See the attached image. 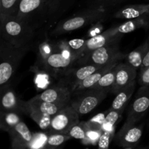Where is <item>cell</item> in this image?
<instances>
[{
	"label": "cell",
	"mask_w": 149,
	"mask_h": 149,
	"mask_svg": "<svg viewBox=\"0 0 149 149\" xmlns=\"http://www.w3.org/2000/svg\"><path fill=\"white\" fill-rule=\"evenodd\" d=\"M37 29L18 18L0 20L1 38L14 46L31 49L36 42Z\"/></svg>",
	"instance_id": "obj_1"
},
{
	"label": "cell",
	"mask_w": 149,
	"mask_h": 149,
	"mask_svg": "<svg viewBox=\"0 0 149 149\" xmlns=\"http://www.w3.org/2000/svg\"><path fill=\"white\" fill-rule=\"evenodd\" d=\"M109 14L108 10L100 7H92L61 21L52 31L51 34L52 36H59L71 33L90 24L102 22L106 20Z\"/></svg>",
	"instance_id": "obj_2"
},
{
	"label": "cell",
	"mask_w": 149,
	"mask_h": 149,
	"mask_svg": "<svg viewBox=\"0 0 149 149\" xmlns=\"http://www.w3.org/2000/svg\"><path fill=\"white\" fill-rule=\"evenodd\" d=\"M30 49L20 48L11 45L1 38L0 45V85L8 84L25 55Z\"/></svg>",
	"instance_id": "obj_3"
},
{
	"label": "cell",
	"mask_w": 149,
	"mask_h": 149,
	"mask_svg": "<svg viewBox=\"0 0 149 149\" xmlns=\"http://www.w3.org/2000/svg\"><path fill=\"white\" fill-rule=\"evenodd\" d=\"M119 45V42H116L97 48L79 58L76 64L105 65L116 61H122L126 55L121 52Z\"/></svg>",
	"instance_id": "obj_4"
},
{
	"label": "cell",
	"mask_w": 149,
	"mask_h": 149,
	"mask_svg": "<svg viewBox=\"0 0 149 149\" xmlns=\"http://www.w3.org/2000/svg\"><path fill=\"white\" fill-rule=\"evenodd\" d=\"M17 18L38 29L49 18V0H20Z\"/></svg>",
	"instance_id": "obj_5"
},
{
	"label": "cell",
	"mask_w": 149,
	"mask_h": 149,
	"mask_svg": "<svg viewBox=\"0 0 149 149\" xmlns=\"http://www.w3.org/2000/svg\"><path fill=\"white\" fill-rule=\"evenodd\" d=\"M109 92L98 88L87 89L72 95L71 105L77 111L79 116L90 113L107 96Z\"/></svg>",
	"instance_id": "obj_6"
},
{
	"label": "cell",
	"mask_w": 149,
	"mask_h": 149,
	"mask_svg": "<svg viewBox=\"0 0 149 149\" xmlns=\"http://www.w3.org/2000/svg\"><path fill=\"white\" fill-rule=\"evenodd\" d=\"M79 116L77 111L69 103L52 116L48 133L68 135L72 127L80 122Z\"/></svg>",
	"instance_id": "obj_7"
},
{
	"label": "cell",
	"mask_w": 149,
	"mask_h": 149,
	"mask_svg": "<svg viewBox=\"0 0 149 149\" xmlns=\"http://www.w3.org/2000/svg\"><path fill=\"white\" fill-rule=\"evenodd\" d=\"M77 59L78 58L75 55L56 51L49 55L40 63L43 66L44 70L52 75L61 76L65 71L74 66Z\"/></svg>",
	"instance_id": "obj_8"
},
{
	"label": "cell",
	"mask_w": 149,
	"mask_h": 149,
	"mask_svg": "<svg viewBox=\"0 0 149 149\" xmlns=\"http://www.w3.org/2000/svg\"><path fill=\"white\" fill-rule=\"evenodd\" d=\"M149 110V87H141L132 101L125 123L134 125L139 122Z\"/></svg>",
	"instance_id": "obj_9"
},
{
	"label": "cell",
	"mask_w": 149,
	"mask_h": 149,
	"mask_svg": "<svg viewBox=\"0 0 149 149\" xmlns=\"http://www.w3.org/2000/svg\"><path fill=\"white\" fill-rule=\"evenodd\" d=\"M143 130V124L137 125L136 124L130 125L125 123L114 137L115 143L118 146L125 149L135 148L142 138Z\"/></svg>",
	"instance_id": "obj_10"
},
{
	"label": "cell",
	"mask_w": 149,
	"mask_h": 149,
	"mask_svg": "<svg viewBox=\"0 0 149 149\" xmlns=\"http://www.w3.org/2000/svg\"><path fill=\"white\" fill-rule=\"evenodd\" d=\"M102 66L103 65H82L77 67L73 66L60 76L61 79L58 84L68 87L72 91L79 83Z\"/></svg>",
	"instance_id": "obj_11"
},
{
	"label": "cell",
	"mask_w": 149,
	"mask_h": 149,
	"mask_svg": "<svg viewBox=\"0 0 149 149\" xmlns=\"http://www.w3.org/2000/svg\"><path fill=\"white\" fill-rule=\"evenodd\" d=\"M1 111L28 115L26 101L21 100L8 84L1 87Z\"/></svg>",
	"instance_id": "obj_12"
},
{
	"label": "cell",
	"mask_w": 149,
	"mask_h": 149,
	"mask_svg": "<svg viewBox=\"0 0 149 149\" xmlns=\"http://www.w3.org/2000/svg\"><path fill=\"white\" fill-rule=\"evenodd\" d=\"M123 36L124 34L119 33L115 27L109 28L105 31L86 39L84 48L80 57L100 47L105 46L109 44L119 42Z\"/></svg>",
	"instance_id": "obj_13"
},
{
	"label": "cell",
	"mask_w": 149,
	"mask_h": 149,
	"mask_svg": "<svg viewBox=\"0 0 149 149\" xmlns=\"http://www.w3.org/2000/svg\"><path fill=\"white\" fill-rule=\"evenodd\" d=\"M36 96L45 101L65 106L71 103L72 93L68 87L58 84L55 87L46 89Z\"/></svg>",
	"instance_id": "obj_14"
},
{
	"label": "cell",
	"mask_w": 149,
	"mask_h": 149,
	"mask_svg": "<svg viewBox=\"0 0 149 149\" xmlns=\"http://www.w3.org/2000/svg\"><path fill=\"white\" fill-rule=\"evenodd\" d=\"M8 134L13 149L29 148L33 138V134L23 121L19 122Z\"/></svg>",
	"instance_id": "obj_15"
},
{
	"label": "cell",
	"mask_w": 149,
	"mask_h": 149,
	"mask_svg": "<svg viewBox=\"0 0 149 149\" xmlns=\"http://www.w3.org/2000/svg\"><path fill=\"white\" fill-rule=\"evenodd\" d=\"M137 70L127 63L120 62L116 65L115 81L111 93L116 94L117 92L135 81Z\"/></svg>",
	"instance_id": "obj_16"
},
{
	"label": "cell",
	"mask_w": 149,
	"mask_h": 149,
	"mask_svg": "<svg viewBox=\"0 0 149 149\" xmlns=\"http://www.w3.org/2000/svg\"><path fill=\"white\" fill-rule=\"evenodd\" d=\"M120 62H122V61H120ZM120 62L116 61V62H113L111 63L107 64V65H103L101 68H99L98 70H97L95 72L90 74L89 77H87V78L84 79V80H82L81 82L79 83V84L73 89L72 91H71L72 95L77 94V93H81V92L87 90V89L92 88V87H94V86L97 84V81L102 78V77H103L104 74H106L108 71H110L111 68H113V67L116 66V65Z\"/></svg>",
	"instance_id": "obj_17"
},
{
	"label": "cell",
	"mask_w": 149,
	"mask_h": 149,
	"mask_svg": "<svg viewBox=\"0 0 149 149\" xmlns=\"http://www.w3.org/2000/svg\"><path fill=\"white\" fill-rule=\"evenodd\" d=\"M116 19L130 20L139 17H149V4H138L125 6L113 14Z\"/></svg>",
	"instance_id": "obj_18"
},
{
	"label": "cell",
	"mask_w": 149,
	"mask_h": 149,
	"mask_svg": "<svg viewBox=\"0 0 149 149\" xmlns=\"http://www.w3.org/2000/svg\"><path fill=\"white\" fill-rule=\"evenodd\" d=\"M26 103H27L28 114H29V111L31 110L42 114L49 115L52 117L56 114L61 109L65 107V106L45 101L36 95L29 100H27Z\"/></svg>",
	"instance_id": "obj_19"
},
{
	"label": "cell",
	"mask_w": 149,
	"mask_h": 149,
	"mask_svg": "<svg viewBox=\"0 0 149 149\" xmlns=\"http://www.w3.org/2000/svg\"><path fill=\"white\" fill-rule=\"evenodd\" d=\"M135 90V81L131 83L127 87H124L122 90L116 93V97L112 102L109 110H115L124 111L127 105L128 101L133 95Z\"/></svg>",
	"instance_id": "obj_20"
},
{
	"label": "cell",
	"mask_w": 149,
	"mask_h": 149,
	"mask_svg": "<svg viewBox=\"0 0 149 149\" xmlns=\"http://www.w3.org/2000/svg\"><path fill=\"white\" fill-rule=\"evenodd\" d=\"M147 47H148V42L146 39L143 43L141 44L132 52L127 54L125 58V63L133 67L137 71L141 69L146 53Z\"/></svg>",
	"instance_id": "obj_21"
},
{
	"label": "cell",
	"mask_w": 149,
	"mask_h": 149,
	"mask_svg": "<svg viewBox=\"0 0 149 149\" xmlns=\"http://www.w3.org/2000/svg\"><path fill=\"white\" fill-rule=\"evenodd\" d=\"M20 3V0H0V20L17 17Z\"/></svg>",
	"instance_id": "obj_22"
},
{
	"label": "cell",
	"mask_w": 149,
	"mask_h": 149,
	"mask_svg": "<svg viewBox=\"0 0 149 149\" xmlns=\"http://www.w3.org/2000/svg\"><path fill=\"white\" fill-rule=\"evenodd\" d=\"M20 114L13 111L0 112V129L9 132L20 122H21Z\"/></svg>",
	"instance_id": "obj_23"
},
{
	"label": "cell",
	"mask_w": 149,
	"mask_h": 149,
	"mask_svg": "<svg viewBox=\"0 0 149 149\" xmlns=\"http://www.w3.org/2000/svg\"><path fill=\"white\" fill-rule=\"evenodd\" d=\"M115 75H116V66L113 67L106 74H104L93 87L101 89V90L111 93L113 84H114Z\"/></svg>",
	"instance_id": "obj_24"
},
{
	"label": "cell",
	"mask_w": 149,
	"mask_h": 149,
	"mask_svg": "<svg viewBox=\"0 0 149 149\" xmlns=\"http://www.w3.org/2000/svg\"><path fill=\"white\" fill-rule=\"evenodd\" d=\"M71 136L66 134L52 133L47 135L45 148H58L71 139Z\"/></svg>",
	"instance_id": "obj_25"
},
{
	"label": "cell",
	"mask_w": 149,
	"mask_h": 149,
	"mask_svg": "<svg viewBox=\"0 0 149 149\" xmlns=\"http://www.w3.org/2000/svg\"><path fill=\"white\" fill-rule=\"evenodd\" d=\"M123 111L115 110H109L105 116L103 124V130H115V125L119 122Z\"/></svg>",
	"instance_id": "obj_26"
},
{
	"label": "cell",
	"mask_w": 149,
	"mask_h": 149,
	"mask_svg": "<svg viewBox=\"0 0 149 149\" xmlns=\"http://www.w3.org/2000/svg\"><path fill=\"white\" fill-rule=\"evenodd\" d=\"M87 122H79L77 125L72 127L68 135L71 136V138L80 140L81 141H84L87 135Z\"/></svg>",
	"instance_id": "obj_27"
},
{
	"label": "cell",
	"mask_w": 149,
	"mask_h": 149,
	"mask_svg": "<svg viewBox=\"0 0 149 149\" xmlns=\"http://www.w3.org/2000/svg\"><path fill=\"white\" fill-rule=\"evenodd\" d=\"M115 130H103L101 135H100L99 141L97 142V146L100 148L107 149L109 148V145L112 140L114 139Z\"/></svg>",
	"instance_id": "obj_28"
},
{
	"label": "cell",
	"mask_w": 149,
	"mask_h": 149,
	"mask_svg": "<svg viewBox=\"0 0 149 149\" xmlns=\"http://www.w3.org/2000/svg\"><path fill=\"white\" fill-rule=\"evenodd\" d=\"M47 136L44 134L37 133L33 134V138L29 148H45L47 143Z\"/></svg>",
	"instance_id": "obj_29"
},
{
	"label": "cell",
	"mask_w": 149,
	"mask_h": 149,
	"mask_svg": "<svg viewBox=\"0 0 149 149\" xmlns=\"http://www.w3.org/2000/svg\"><path fill=\"white\" fill-rule=\"evenodd\" d=\"M123 0H95V1L93 2L94 5L93 7H100V8L109 10V7L119 4Z\"/></svg>",
	"instance_id": "obj_30"
},
{
	"label": "cell",
	"mask_w": 149,
	"mask_h": 149,
	"mask_svg": "<svg viewBox=\"0 0 149 149\" xmlns=\"http://www.w3.org/2000/svg\"><path fill=\"white\" fill-rule=\"evenodd\" d=\"M138 81L141 87H149V66L143 70H140Z\"/></svg>",
	"instance_id": "obj_31"
},
{
	"label": "cell",
	"mask_w": 149,
	"mask_h": 149,
	"mask_svg": "<svg viewBox=\"0 0 149 149\" xmlns=\"http://www.w3.org/2000/svg\"><path fill=\"white\" fill-rule=\"evenodd\" d=\"M61 0H49V18H52L58 12V4Z\"/></svg>",
	"instance_id": "obj_32"
},
{
	"label": "cell",
	"mask_w": 149,
	"mask_h": 149,
	"mask_svg": "<svg viewBox=\"0 0 149 149\" xmlns=\"http://www.w3.org/2000/svg\"><path fill=\"white\" fill-rule=\"evenodd\" d=\"M146 40L147 42H148V47H147L146 53L145 58H144L143 59V62L142 66H141V69L140 70H143L144 69V68H147V67L149 66V35L148 37H147Z\"/></svg>",
	"instance_id": "obj_33"
},
{
	"label": "cell",
	"mask_w": 149,
	"mask_h": 149,
	"mask_svg": "<svg viewBox=\"0 0 149 149\" xmlns=\"http://www.w3.org/2000/svg\"><path fill=\"white\" fill-rule=\"evenodd\" d=\"M148 127H149V122H148Z\"/></svg>",
	"instance_id": "obj_34"
}]
</instances>
